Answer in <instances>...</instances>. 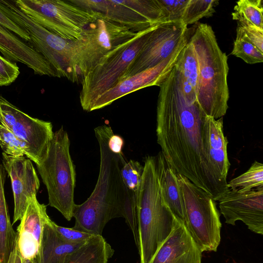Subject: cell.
<instances>
[{
    "label": "cell",
    "instance_id": "6da1fadb",
    "mask_svg": "<svg viewBox=\"0 0 263 263\" xmlns=\"http://www.w3.org/2000/svg\"><path fill=\"white\" fill-rule=\"evenodd\" d=\"M157 141L165 161L176 171L218 201L229 188L209 163L204 146L207 115L197 101L187 103L174 68L159 86Z\"/></svg>",
    "mask_w": 263,
    "mask_h": 263
},
{
    "label": "cell",
    "instance_id": "7a4b0ae2",
    "mask_svg": "<svg viewBox=\"0 0 263 263\" xmlns=\"http://www.w3.org/2000/svg\"><path fill=\"white\" fill-rule=\"evenodd\" d=\"M100 152V165L98 181L91 194L83 203L75 204L73 229L94 235H102L106 223L111 219L123 217L130 204L123 183L120 170L126 161L123 154L112 152L108 145L114 132L110 126L95 128Z\"/></svg>",
    "mask_w": 263,
    "mask_h": 263
},
{
    "label": "cell",
    "instance_id": "3957f363",
    "mask_svg": "<svg viewBox=\"0 0 263 263\" xmlns=\"http://www.w3.org/2000/svg\"><path fill=\"white\" fill-rule=\"evenodd\" d=\"M189 41L198 64L197 101L205 114L215 119L228 108V58L220 48L212 27L199 24Z\"/></svg>",
    "mask_w": 263,
    "mask_h": 263
},
{
    "label": "cell",
    "instance_id": "277c9868",
    "mask_svg": "<svg viewBox=\"0 0 263 263\" xmlns=\"http://www.w3.org/2000/svg\"><path fill=\"white\" fill-rule=\"evenodd\" d=\"M137 196L140 263H148L177 219L165 204L155 156H146Z\"/></svg>",
    "mask_w": 263,
    "mask_h": 263
},
{
    "label": "cell",
    "instance_id": "5b68a950",
    "mask_svg": "<svg viewBox=\"0 0 263 263\" xmlns=\"http://www.w3.org/2000/svg\"><path fill=\"white\" fill-rule=\"evenodd\" d=\"M70 140L63 126L53 133L48 153L36 165L47 189L48 204L59 211L68 221L73 217L76 173L70 152Z\"/></svg>",
    "mask_w": 263,
    "mask_h": 263
},
{
    "label": "cell",
    "instance_id": "8992f818",
    "mask_svg": "<svg viewBox=\"0 0 263 263\" xmlns=\"http://www.w3.org/2000/svg\"><path fill=\"white\" fill-rule=\"evenodd\" d=\"M159 24L137 32L134 37L108 53L82 77L79 99L84 110L89 112L96 99L118 82Z\"/></svg>",
    "mask_w": 263,
    "mask_h": 263
},
{
    "label": "cell",
    "instance_id": "52a82bcc",
    "mask_svg": "<svg viewBox=\"0 0 263 263\" xmlns=\"http://www.w3.org/2000/svg\"><path fill=\"white\" fill-rule=\"evenodd\" d=\"M185 212V226L201 252H216L222 227L215 201L187 178L177 173Z\"/></svg>",
    "mask_w": 263,
    "mask_h": 263
},
{
    "label": "cell",
    "instance_id": "ba28073f",
    "mask_svg": "<svg viewBox=\"0 0 263 263\" xmlns=\"http://www.w3.org/2000/svg\"><path fill=\"white\" fill-rule=\"evenodd\" d=\"M15 5L50 32L70 41L81 37L85 27L100 13L78 7L68 1L15 0Z\"/></svg>",
    "mask_w": 263,
    "mask_h": 263
},
{
    "label": "cell",
    "instance_id": "9c48e42d",
    "mask_svg": "<svg viewBox=\"0 0 263 263\" xmlns=\"http://www.w3.org/2000/svg\"><path fill=\"white\" fill-rule=\"evenodd\" d=\"M137 33L100 13L85 27L80 39L73 42V66L78 82L108 53Z\"/></svg>",
    "mask_w": 263,
    "mask_h": 263
},
{
    "label": "cell",
    "instance_id": "30bf717a",
    "mask_svg": "<svg viewBox=\"0 0 263 263\" xmlns=\"http://www.w3.org/2000/svg\"><path fill=\"white\" fill-rule=\"evenodd\" d=\"M0 4L7 15L28 32L30 37L28 43L50 63L58 78L79 82L73 66V42L61 37L35 22L13 1L0 0Z\"/></svg>",
    "mask_w": 263,
    "mask_h": 263
},
{
    "label": "cell",
    "instance_id": "8fae6325",
    "mask_svg": "<svg viewBox=\"0 0 263 263\" xmlns=\"http://www.w3.org/2000/svg\"><path fill=\"white\" fill-rule=\"evenodd\" d=\"M87 10L101 13L135 32L165 22L158 0H68Z\"/></svg>",
    "mask_w": 263,
    "mask_h": 263
},
{
    "label": "cell",
    "instance_id": "7c38bea8",
    "mask_svg": "<svg viewBox=\"0 0 263 263\" xmlns=\"http://www.w3.org/2000/svg\"><path fill=\"white\" fill-rule=\"evenodd\" d=\"M0 123L29 146L36 165L43 162L53 136L51 122L29 116L0 95Z\"/></svg>",
    "mask_w": 263,
    "mask_h": 263
},
{
    "label": "cell",
    "instance_id": "4fadbf2b",
    "mask_svg": "<svg viewBox=\"0 0 263 263\" xmlns=\"http://www.w3.org/2000/svg\"><path fill=\"white\" fill-rule=\"evenodd\" d=\"M186 33L187 26L182 21L160 24L120 80L153 67L168 58L188 40Z\"/></svg>",
    "mask_w": 263,
    "mask_h": 263
},
{
    "label": "cell",
    "instance_id": "5bb4252c",
    "mask_svg": "<svg viewBox=\"0 0 263 263\" xmlns=\"http://www.w3.org/2000/svg\"><path fill=\"white\" fill-rule=\"evenodd\" d=\"M218 201L226 223L235 226L241 221L251 231L263 235V187L245 193L229 189Z\"/></svg>",
    "mask_w": 263,
    "mask_h": 263
},
{
    "label": "cell",
    "instance_id": "9a60e30c",
    "mask_svg": "<svg viewBox=\"0 0 263 263\" xmlns=\"http://www.w3.org/2000/svg\"><path fill=\"white\" fill-rule=\"evenodd\" d=\"M188 42L189 40L184 42L168 58L155 66L120 80L96 99L89 111L106 107L139 89L152 86H159L174 68L181 50Z\"/></svg>",
    "mask_w": 263,
    "mask_h": 263
},
{
    "label": "cell",
    "instance_id": "2e32d148",
    "mask_svg": "<svg viewBox=\"0 0 263 263\" xmlns=\"http://www.w3.org/2000/svg\"><path fill=\"white\" fill-rule=\"evenodd\" d=\"M2 164L10 178L14 198L13 224L20 221L30 198L39 189L40 180L31 161L2 153Z\"/></svg>",
    "mask_w": 263,
    "mask_h": 263
},
{
    "label": "cell",
    "instance_id": "e0dca14e",
    "mask_svg": "<svg viewBox=\"0 0 263 263\" xmlns=\"http://www.w3.org/2000/svg\"><path fill=\"white\" fill-rule=\"evenodd\" d=\"M202 253L184 224L177 219L148 263H201Z\"/></svg>",
    "mask_w": 263,
    "mask_h": 263
},
{
    "label": "cell",
    "instance_id": "ac0fdd59",
    "mask_svg": "<svg viewBox=\"0 0 263 263\" xmlns=\"http://www.w3.org/2000/svg\"><path fill=\"white\" fill-rule=\"evenodd\" d=\"M47 206L36 195L30 199L17 228V242L23 260L33 259L39 252L44 224L49 218Z\"/></svg>",
    "mask_w": 263,
    "mask_h": 263
},
{
    "label": "cell",
    "instance_id": "d6986e66",
    "mask_svg": "<svg viewBox=\"0 0 263 263\" xmlns=\"http://www.w3.org/2000/svg\"><path fill=\"white\" fill-rule=\"evenodd\" d=\"M0 52L11 61L21 62L41 76L58 77L50 63L28 42L0 25Z\"/></svg>",
    "mask_w": 263,
    "mask_h": 263
},
{
    "label": "cell",
    "instance_id": "ffe728a7",
    "mask_svg": "<svg viewBox=\"0 0 263 263\" xmlns=\"http://www.w3.org/2000/svg\"><path fill=\"white\" fill-rule=\"evenodd\" d=\"M223 127V117L215 119L207 116L204 123V146L208 160L214 172L227 181L230 163L227 154L228 141Z\"/></svg>",
    "mask_w": 263,
    "mask_h": 263
},
{
    "label": "cell",
    "instance_id": "44dd1931",
    "mask_svg": "<svg viewBox=\"0 0 263 263\" xmlns=\"http://www.w3.org/2000/svg\"><path fill=\"white\" fill-rule=\"evenodd\" d=\"M163 200L175 217L185 225V212L176 171L165 161L160 152L155 156Z\"/></svg>",
    "mask_w": 263,
    "mask_h": 263
},
{
    "label": "cell",
    "instance_id": "7402d4cb",
    "mask_svg": "<svg viewBox=\"0 0 263 263\" xmlns=\"http://www.w3.org/2000/svg\"><path fill=\"white\" fill-rule=\"evenodd\" d=\"M53 223L50 217L45 221L39 252L32 259L33 263H65L69 254L84 243L73 245L66 242L59 236Z\"/></svg>",
    "mask_w": 263,
    "mask_h": 263
},
{
    "label": "cell",
    "instance_id": "603a6c76",
    "mask_svg": "<svg viewBox=\"0 0 263 263\" xmlns=\"http://www.w3.org/2000/svg\"><path fill=\"white\" fill-rule=\"evenodd\" d=\"M174 68L178 86L189 103L197 101L198 64L195 52L189 41L181 50Z\"/></svg>",
    "mask_w": 263,
    "mask_h": 263
},
{
    "label": "cell",
    "instance_id": "cb8c5ba5",
    "mask_svg": "<svg viewBox=\"0 0 263 263\" xmlns=\"http://www.w3.org/2000/svg\"><path fill=\"white\" fill-rule=\"evenodd\" d=\"M114 250L102 235H93L69 254L65 263H107Z\"/></svg>",
    "mask_w": 263,
    "mask_h": 263
},
{
    "label": "cell",
    "instance_id": "d4e9b609",
    "mask_svg": "<svg viewBox=\"0 0 263 263\" xmlns=\"http://www.w3.org/2000/svg\"><path fill=\"white\" fill-rule=\"evenodd\" d=\"M5 177L6 171L0 163V263H7L17 239V233L11 222L5 198Z\"/></svg>",
    "mask_w": 263,
    "mask_h": 263
},
{
    "label": "cell",
    "instance_id": "484cf974",
    "mask_svg": "<svg viewBox=\"0 0 263 263\" xmlns=\"http://www.w3.org/2000/svg\"><path fill=\"white\" fill-rule=\"evenodd\" d=\"M232 13V18L242 26L263 29V5L261 0H240Z\"/></svg>",
    "mask_w": 263,
    "mask_h": 263
},
{
    "label": "cell",
    "instance_id": "4316f807",
    "mask_svg": "<svg viewBox=\"0 0 263 263\" xmlns=\"http://www.w3.org/2000/svg\"><path fill=\"white\" fill-rule=\"evenodd\" d=\"M227 186L240 193L263 187V164L255 161L245 173L227 183Z\"/></svg>",
    "mask_w": 263,
    "mask_h": 263
},
{
    "label": "cell",
    "instance_id": "83f0119b",
    "mask_svg": "<svg viewBox=\"0 0 263 263\" xmlns=\"http://www.w3.org/2000/svg\"><path fill=\"white\" fill-rule=\"evenodd\" d=\"M143 168L139 162L133 160L125 161L121 168V176L127 193L135 201H137Z\"/></svg>",
    "mask_w": 263,
    "mask_h": 263
},
{
    "label": "cell",
    "instance_id": "f1b7e54d",
    "mask_svg": "<svg viewBox=\"0 0 263 263\" xmlns=\"http://www.w3.org/2000/svg\"><path fill=\"white\" fill-rule=\"evenodd\" d=\"M231 54L241 59L250 64L263 62V53L249 41L242 30L238 26L236 29V37L234 42Z\"/></svg>",
    "mask_w": 263,
    "mask_h": 263
},
{
    "label": "cell",
    "instance_id": "f546056e",
    "mask_svg": "<svg viewBox=\"0 0 263 263\" xmlns=\"http://www.w3.org/2000/svg\"><path fill=\"white\" fill-rule=\"evenodd\" d=\"M0 146L5 154L15 157L25 155L31 161L32 156L29 146L0 123Z\"/></svg>",
    "mask_w": 263,
    "mask_h": 263
},
{
    "label": "cell",
    "instance_id": "4dcf8cb0",
    "mask_svg": "<svg viewBox=\"0 0 263 263\" xmlns=\"http://www.w3.org/2000/svg\"><path fill=\"white\" fill-rule=\"evenodd\" d=\"M216 0H189L182 22L186 25L193 24L203 17L212 16L214 8L218 5Z\"/></svg>",
    "mask_w": 263,
    "mask_h": 263
},
{
    "label": "cell",
    "instance_id": "1f68e13d",
    "mask_svg": "<svg viewBox=\"0 0 263 263\" xmlns=\"http://www.w3.org/2000/svg\"><path fill=\"white\" fill-rule=\"evenodd\" d=\"M165 17V22L182 21L189 0H158Z\"/></svg>",
    "mask_w": 263,
    "mask_h": 263
},
{
    "label": "cell",
    "instance_id": "d6a6232c",
    "mask_svg": "<svg viewBox=\"0 0 263 263\" xmlns=\"http://www.w3.org/2000/svg\"><path fill=\"white\" fill-rule=\"evenodd\" d=\"M20 73L19 68L15 63L0 55V86L10 85Z\"/></svg>",
    "mask_w": 263,
    "mask_h": 263
},
{
    "label": "cell",
    "instance_id": "836d02e7",
    "mask_svg": "<svg viewBox=\"0 0 263 263\" xmlns=\"http://www.w3.org/2000/svg\"><path fill=\"white\" fill-rule=\"evenodd\" d=\"M54 227L61 238L66 242L77 245L83 243L89 239L93 235L74 229L63 227L53 223Z\"/></svg>",
    "mask_w": 263,
    "mask_h": 263
},
{
    "label": "cell",
    "instance_id": "e575fe53",
    "mask_svg": "<svg viewBox=\"0 0 263 263\" xmlns=\"http://www.w3.org/2000/svg\"><path fill=\"white\" fill-rule=\"evenodd\" d=\"M0 25L14 33L26 42L30 41L28 32L19 26L4 11L0 4Z\"/></svg>",
    "mask_w": 263,
    "mask_h": 263
},
{
    "label": "cell",
    "instance_id": "d590c367",
    "mask_svg": "<svg viewBox=\"0 0 263 263\" xmlns=\"http://www.w3.org/2000/svg\"><path fill=\"white\" fill-rule=\"evenodd\" d=\"M249 41L261 52L263 53V29L252 26L238 24Z\"/></svg>",
    "mask_w": 263,
    "mask_h": 263
},
{
    "label": "cell",
    "instance_id": "8d00e7d4",
    "mask_svg": "<svg viewBox=\"0 0 263 263\" xmlns=\"http://www.w3.org/2000/svg\"><path fill=\"white\" fill-rule=\"evenodd\" d=\"M124 143V142L122 137L114 134L108 140V145L112 152L118 154H122Z\"/></svg>",
    "mask_w": 263,
    "mask_h": 263
},
{
    "label": "cell",
    "instance_id": "74e56055",
    "mask_svg": "<svg viewBox=\"0 0 263 263\" xmlns=\"http://www.w3.org/2000/svg\"><path fill=\"white\" fill-rule=\"evenodd\" d=\"M7 263H23V259L20 254L17 245V239L14 248L9 257Z\"/></svg>",
    "mask_w": 263,
    "mask_h": 263
},
{
    "label": "cell",
    "instance_id": "f35d334b",
    "mask_svg": "<svg viewBox=\"0 0 263 263\" xmlns=\"http://www.w3.org/2000/svg\"><path fill=\"white\" fill-rule=\"evenodd\" d=\"M23 263H33L32 260L25 259L23 260Z\"/></svg>",
    "mask_w": 263,
    "mask_h": 263
}]
</instances>
